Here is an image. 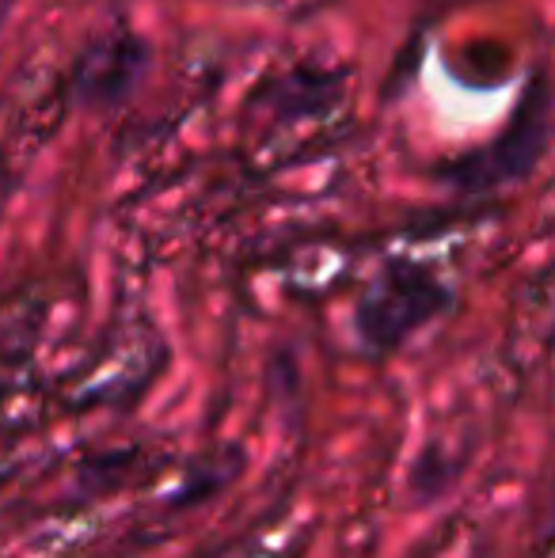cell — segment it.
<instances>
[{
  "mask_svg": "<svg viewBox=\"0 0 555 558\" xmlns=\"http://www.w3.org/2000/svg\"><path fill=\"white\" fill-rule=\"evenodd\" d=\"M544 148H548V88H544V81H536L518 114L510 118V125L491 145L453 163L449 183L460 194L503 191V186L533 175Z\"/></svg>",
  "mask_w": 555,
  "mask_h": 558,
  "instance_id": "cell-1",
  "label": "cell"
},
{
  "mask_svg": "<svg viewBox=\"0 0 555 558\" xmlns=\"http://www.w3.org/2000/svg\"><path fill=\"white\" fill-rule=\"evenodd\" d=\"M148 46L134 31L99 35L81 53L73 69V99L88 111H114L126 99H134L137 84L148 73Z\"/></svg>",
  "mask_w": 555,
  "mask_h": 558,
  "instance_id": "cell-2",
  "label": "cell"
},
{
  "mask_svg": "<svg viewBox=\"0 0 555 558\" xmlns=\"http://www.w3.org/2000/svg\"><path fill=\"white\" fill-rule=\"evenodd\" d=\"M8 12H12V0H0V27H4Z\"/></svg>",
  "mask_w": 555,
  "mask_h": 558,
  "instance_id": "cell-3",
  "label": "cell"
}]
</instances>
